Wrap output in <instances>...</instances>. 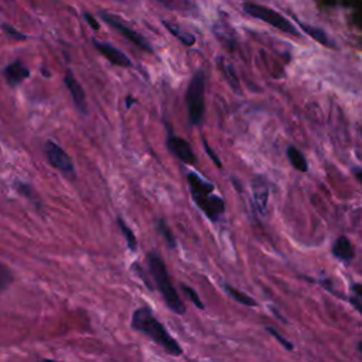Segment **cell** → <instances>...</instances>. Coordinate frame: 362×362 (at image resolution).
Returning a JSON list of instances; mask_svg holds the SVG:
<instances>
[{
    "label": "cell",
    "mask_w": 362,
    "mask_h": 362,
    "mask_svg": "<svg viewBox=\"0 0 362 362\" xmlns=\"http://www.w3.org/2000/svg\"><path fill=\"white\" fill-rule=\"evenodd\" d=\"M132 327L152 338L156 344L163 347L172 355H181L180 344L169 334L166 327L155 317L149 307H140L133 313Z\"/></svg>",
    "instance_id": "1"
},
{
    "label": "cell",
    "mask_w": 362,
    "mask_h": 362,
    "mask_svg": "<svg viewBox=\"0 0 362 362\" xmlns=\"http://www.w3.org/2000/svg\"><path fill=\"white\" fill-rule=\"evenodd\" d=\"M188 186L191 195L197 204V207L208 216L211 221H218L220 216L225 211L224 200L214 194V186L205 180H202L197 173L190 172L187 174Z\"/></svg>",
    "instance_id": "2"
},
{
    "label": "cell",
    "mask_w": 362,
    "mask_h": 362,
    "mask_svg": "<svg viewBox=\"0 0 362 362\" xmlns=\"http://www.w3.org/2000/svg\"><path fill=\"white\" fill-rule=\"evenodd\" d=\"M148 265L151 269V273L155 279V283L159 288V292L162 293L166 305L169 306V309L177 314H184L186 313V306L183 303V300L180 299L179 293L176 292V288L172 284L167 267L165 265V260L162 259V256L156 252H151L148 255Z\"/></svg>",
    "instance_id": "3"
},
{
    "label": "cell",
    "mask_w": 362,
    "mask_h": 362,
    "mask_svg": "<svg viewBox=\"0 0 362 362\" xmlns=\"http://www.w3.org/2000/svg\"><path fill=\"white\" fill-rule=\"evenodd\" d=\"M186 105L190 125H200L205 112V74L201 69L195 72L187 87Z\"/></svg>",
    "instance_id": "4"
},
{
    "label": "cell",
    "mask_w": 362,
    "mask_h": 362,
    "mask_svg": "<svg viewBox=\"0 0 362 362\" xmlns=\"http://www.w3.org/2000/svg\"><path fill=\"white\" fill-rule=\"evenodd\" d=\"M242 11L249 15L251 18L259 19L270 26H273L274 29L286 33V34H292V36H299V30L295 27V25L292 22H288L283 15H280L279 12L263 6V5H258V4H244L242 5Z\"/></svg>",
    "instance_id": "5"
},
{
    "label": "cell",
    "mask_w": 362,
    "mask_h": 362,
    "mask_svg": "<svg viewBox=\"0 0 362 362\" xmlns=\"http://www.w3.org/2000/svg\"><path fill=\"white\" fill-rule=\"evenodd\" d=\"M44 153L47 156V160L48 163L57 169L58 172H61L65 177H69L74 180L77 177L76 174V167H74V163H72L71 158L67 155V152L60 148L57 143H54L53 140H48L46 141L44 144Z\"/></svg>",
    "instance_id": "6"
},
{
    "label": "cell",
    "mask_w": 362,
    "mask_h": 362,
    "mask_svg": "<svg viewBox=\"0 0 362 362\" xmlns=\"http://www.w3.org/2000/svg\"><path fill=\"white\" fill-rule=\"evenodd\" d=\"M101 19L108 23L111 27L116 29L125 39H127L130 43H133L136 47L141 48L143 51H148V53H153V47L152 44L148 41V39H144L141 34H139L137 32L132 30L130 27H127L120 19H118L116 16L108 13V12H99Z\"/></svg>",
    "instance_id": "7"
},
{
    "label": "cell",
    "mask_w": 362,
    "mask_h": 362,
    "mask_svg": "<svg viewBox=\"0 0 362 362\" xmlns=\"http://www.w3.org/2000/svg\"><path fill=\"white\" fill-rule=\"evenodd\" d=\"M166 146L172 152V155L183 163L195 165V155L191 149V144L187 140L170 133L166 139Z\"/></svg>",
    "instance_id": "8"
},
{
    "label": "cell",
    "mask_w": 362,
    "mask_h": 362,
    "mask_svg": "<svg viewBox=\"0 0 362 362\" xmlns=\"http://www.w3.org/2000/svg\"><path fill=\"white\" fill-rule=\"evenodd\" d=\"M64 83L72 97V99H74V104L77 106V109L87 115L88 113V105H87V97H85V92H84V88L83 85L77 81V78L74 77V74H72L71 69H67L65 71V77H64Z\"/></svg>",
    "instance_id": "9"
},
{
    "label": "cell",
    "mask_w": 362,
    "mask_h": 362,
    "mask_svg": "<svg viewBox=\"0 0 362 362\" xmlns=\"http://www.w3.org/2000/svg\"><path fill=\"white\" fill-rule=\"evenodd\" d=\"M92 44L94 47L102 54L106 57V60L109 62H112L113 65H118V67H122V68H129L132 67V61L130 58L123 53L120 51L119 48H116L115 46H112L111 43H105V41H99L97 39L92 40Z\"/></svg>",
    "instance_id": "10"
},
{
    "label": "cell",
    "mask_w": 362,
    "mask_h": 362,
    "mask_svg": "<svg viewBox=\"0 0 362 362\" xmlns=\"http://www.w3.org/2000/svg\"><path fill=\"white\" fill-rule=\"evenodd\" d=\"M4 77L6 78L8 85L15 88L30 77V71L23 61L16 60V61H13V62H11L5 67Z\"/></svg>",
    "instance_id": "11"
},
{
    "label": "cell",
    "mask_w": 362,
    "mask_h": 362,
    "mask_svg": "<svg viewBox=\"0 0 362 362\" xmlns=\"http://www.w3.org/2000/svg\"><path fill=\"white\" fill-rule=\"evenodd\" d=\"M252 194H253V201L258 212L263 215L266 212L267 200H269V184L263 177L256 176L252 180Z\"/></svg>",
    "instance_id": "12"
},
{
    "label": "cell",
    "mask_w": 362,
    "mask_h": 362,
    "mask_svg": "<svg viewBox=\"0 0 362 362\" xmlns=\"http://www.w3.org/2000/svg\"><path fill=\"white\" fill-rule=\"evenodd\" d=\"M333 255L340 259L341 262H351L355 256V251L349 242V239L347 237H340L337 238V241L333 245Z\"/></svg>",
    "instance_id": "13"
},
{
    "label": "cell",
    "mask_w": 362,
    "mask_h": 362,
    "mask_svg": "<svg viewBox=\"0 0 362 362\" xmlns=\"http://www.w3.org/2000/svg\"><path fill=\"white\" fill-rule=\"evenodd\" d=\"M299 26L303 29L305 33H307L310 37H313L317 43H320L326 47H335V43L328 37V34L323 29L316 27L313 25H307L305 22H299Z\"/></svg>",
    "instance_id": "14"
},
{
    "label": "cell",
    "mask_w": 362,
    "mask_h": 362,
    "mask_svg": "<svg viewBox=\"0 0 362 362\" xmlns=\"http://www.w3.org/2000/svg\"><path fill=\"white\" fill-rule=\"evenodd\" d=\"M163 25H165V27H166L174 37H177L184 46L191 47V46L195 44V37H194L191 33L183 30L177 23H170V22H167V20H163Z\"/></svg>",
    "instance_id": "15"
},
{
    "label": "cell",
    "mask_w": 362,
    "mask_h": 362,
    "mask_svg": "<svg viewBox=\"0 0 362 362\" xmlns=\"http://www.w3.org/2000/svg\"><path fill=\"white\" fill-rule=\"evenodd\" d=\"M287 158H288V162H291V165L298 170V172H302V173H306L309 170V163L306 160V158L303 156V153L296 149L295 146H288L287 151Z\"/></svg>",
    "instance_id": "16"
},
{
    "label": "cell",
    "mask_w": 362,
    "mask_h": 362,
    "mask_svg": "<svg viewBox=\"0 0 362 362\" xmlns=\"http://www.w3.org/2000/svg\"><path fill=\"white\" fill-rule=\"evenodd\" d=\"M218 64L221 67V71L224 72V76L230 84V87L237 92V94H241V85H239V81H238V77L235 74V69L234 67L224 58H218Z\"/></svg>",
    "instance_id": "17"
},
{
    "label": "cell",
    "mask_w": 362,
    "mask_h": 362,
    "mask_svg": "<svg viewBox=\"0 0 362 362\" xmlns=\"http://www.w3.org/2000/svg\"><path fill=\"white\" fill-rule=\"evenodd\" d=\"M224 288H225V292H227L235 302H238V303H241V305H244V306H249V307H255V306H256V302H255L251 296H248L246 293L238 291V288H235V287H232V286H230V284H225Z\"/></svg>",
    "instance_id": "18"
},
{
    "label": "cell",
    "mask_w": 362,
    "mask_h": 362,
    "mask_svg": "<svg viewBox=\"0 0 362 362\" xmlns=\"http://www.w3.org/2000/svg\"><path fill=\"white\" fill-rule=\"evenodd\" d=\"M118 225H119L120 232H122L123 237L126 238L127 248H129L132 252H136V251H137V239H136V235L133 234V231L127 227V224H126L122 218H118Z\"/></svg>",
    "instance_id": "19"
},
{
    "label": "cell",
    "mask_w": 362,
    "mask_h": 362,
    "mask_svg": "<svg viewBox=\"0 0 362 362\" xmlns=\"http://www.w3.org/2000/svg\"><path fill=\"white\" fill-rule=\"evenodd\" d=\"M158 231H159V234L165 238V241H166V244L169 245V248H170V249H176V246H177L176 238H174L172 230L169 228V225H167V223H166L165 220H159V221H158Z\"/></svg>",
    "instance_id": "20"
},
{
    "label": "cell",
    "mask_w": 362,
    "mask_h": 362,
    "mask_svg": "<svg viewBox=\"0 0 362 362\" xmlns=\"http://www.w3.org/2000/svg\"><path fill=\"white\" fill-rule=\"evenodd\" d=\"M13 280H15L13 272L8 266L0 263V293H4L6 288L13 283Z\"/></svg>",
    "instance_id": "21"
},
{
    "label": "cell",
    "mask_w": 362,
    "mask_h": 362,
    "mask_svg": "<svg viewBox=\"0 0 362 362\" xmlns=\"http://www.w3.org/2000/svg\"><path fill=\"white\" fill-rule=\"evenodd\" d=\"M15 187H16V190H18L19 194H22L23 197H26V198H29L30 201L36 202V205H40V200L37 198L36 191H34V188H33L30 184L23 183V181H18V183H15Z\"/></svg>",
    "instance_id": "22"
},
{
    "label": "cell",
    "mask_w": 362,
    "mask_h": 362,
    "mask_svg": "<svg viewBox=\"0 0 362 362\" xmlns=\"http://www.w3.org/2000/svg\"><path fill=\"white\" fill-rule=\"evenodd\" d=\"M2 30L12 39V40H18V41H23V40H27L29 37L25 34V33H20L18 32L13 26L8 25V23H4L2 25Z\"/></svg>",
    "instance_id": "23"
},
{
    "label": "cell",
    "mask_w": 362,
    "mask_h": 362,
    "mask_svg": "<svg viewBox=\"0 0 362 362\" xmlns=\"http://www.w3.org/2000/svg\"><path fill=\"white\" fill-rule=\"evenodd\" d=\"M181 287H183L184 293L188 296V299L194 303V306H195V307H198V309H201V310H204V305H202V302H201L200 296L197 295V292L194 291V288H191L190 286H186V284H183Z\"/></svg>",
    "instance_id": "24"
},
{
    "label": "cell",
    "mask_w": 362,
    "mask_h": 362,
    "mask_svg": "<svg viewBox=\"0 0 362 362\" xmlns=\"http://www.w3.org/2000/svg\"><path fill=\"white\" fill-rule=\"evenodd\" d=\"M202 144H204V151H205V153L211 158V160L214 162V165L216 166V167H218V169H221L223 167V163H221V160L218 159V156H216L215 153H214V151L211 149V146H209V144H208V141L204 139L202 140Z\"/></svg>",
    "instance_id": "25"
},
{
    "label": "cell",
    "mask_w": 362,
    "mask_h": 362,
    "mask_svg": "<svg viewBox=\"0 0 362 362\" xmlns=\"http://www.w3.org/2000/svg\"><path fill=\"white\" fill-rule=\"evenodd\" d=\"M267 331H269V333H270V334H272V335H273V337H274V338H276V340H277V341H279L284 348H287V349H292V348H293L292 342H288L287 340H284V338H283V337H281V335H280L274 328L267 327Z\"/></svg>",
    "instance_id": "26"
},
{
    "label": "cell",
    "mask_w": 362,
    "mask_h": 362,
    "mask_svg": "<svg viewBox=\"0 0 362 362\" xmlns=\"http://www.w3.org/2000/svg\"><path fill=\"white\" fill-rule=\"evenodd\" d=\"M84 18L87 19L88 25H90L94 30H99V25H98V22L95 20V18H94L92 15H90V12H85V13H84Z\"/></svg>",
    "instance_id": "27"
},
{
    "label": "cell",
    "mask_w": 362,
    "mask_h": 362,
    "mask_svg": "<svg viewBox=\"0 0 362 362\" xmlns=\"http://www.w3.org/2000/svg\"><path fill=\"white\" fill-rule=\"evenodd\" d=\"M352 292L355 293V296H358L362 300V283H355L352 286Z\"/></svg>",
    "instance_id": "28"
},
{
    "label": "cell",
    "mask_w": 362,
    "mask_h": 362,
    "mask_svg": "<svg viewBox=\"0 0 362 362\" xmlns=\"http://www.w3.org/2000/svg\"><path fill=\"white\" fill-rule=\"evenodd\" d=\"M352 174L356 177V180L362 184V167H354Z\"/></svg>",
    "instance_id": "29"
},
{
    "label": "cell",
    "mask_w": 362,
    "mask_h": 362,
    "mask_svg": "<svg viewBox=\"0 0 362 362\" xmlns=\"http://www.w3.org/2000/svg\"><path fill=\"white\" fill-rule=\"evenodd\" d=\"M349 302H351V305H352V306H354V307H355V309L362 314V305H361L356 299H351Z\"/></svg>",
    "instance_id": "30"
},
{
    "label": "cell",
    "mask_w": 362,
    "mask_h": 362,
    "mask_svg": "<svg viewBox=\"0 0 362 362\" xmlns=\"http://www.w3.org/2000/svg\"><path fill=\"white\" fill-rule=\"evenodd\" d=\"M134 102H136V101H134L132 97H127V98H126V108L129 109Z\"/></svg>",
    "instance_id": "31"
},
{
    "label": "cell",
    "mask_w": 362,
    "mask_h": 362,
    "mask_svg": "<svg viewBox=\"0 0 362 362\" xmlns=\"http://www.w3.org/2000/svg\"><path fill=\"white\" fill-rule=\"evenodd\" d=\"M358 348H359V351H361V352H362V341H361V342H359V344H358Z\"/></svg>",
    "instance_id": "32"
},
{
    "label": "cell",
    "mask_w": 362,
    "mask_h": 362,
    "mask_svg": "<svg viewBox=\"0 0 362 362\" xmlns=\"http://www.w3.org/2000/svg\"><path fill=\"white\" fill-rule=\"evenodd\" d=\"M44 362H60V361H51V359H47V361H44Z\"/></svg>",
    "instance_id": "33"
}]
</instances>
